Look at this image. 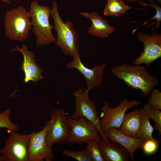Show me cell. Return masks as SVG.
<instances>
[{
  "instance_id": "10",
  "label": "cell",
  "mask_w": 161,
  "mask_h": 161,
  "mask_svg": "<svg viewBox=\"0 0 161 161\" xmlns=\"http://www.w3.org/2000/svg\"><path fill=\"white\" fill-rule=\"evenodd\" d=\"M137 37L139 41L143 43V50L140 55L133 61L134 65L144 63L146 66L161 56V34L138 32Z\"/></svg>"
},
{
  "instance_id": "9",
  "label": "cell",
  "mask_w": 161,
  "mask_h": 161,
  "mask_svg": "<svg viewBox=\"0 0 161 161\" xmlns=\"http://www.w3.org/2000/svg\"><path fill=\"white\" fill-rule=\"evenodd\" d=\"M141 101L136 100H129L126 98L120 101L116 107L113 108L108 102H105L100 117L101 129L103 132L111 127L119 129L123 120L126 111L128 109L141 103Z\"/></svg>"
},
{
  "instance_id": "3",
  "label": "cell",
  "mask_w": 161,
  "mask_h": 161,
  "mask_svg": "<svg viewBox=\"0 0 161 161\" xmlns=\"http://www.w3.org/2000/svg\"><path fill=\"white\" fill-rule=\"evenodd\" d=\"M29 12L32 19V31L36 38V44L41 46L55 42L56 38L51 32L52 29L54 28L49 21L51 12L50 7L40 5L37 1L33 0L31 3Z\"/></svg>"
},
{
  "instance_id": "12",
  "label": "cell",
  "mask_w": 161,
  "mask_h": 161,
  "mask_svg": "<svg viewBox=\"0 0 161 161\" xmlns=\"http://www.w3.org/2000/svg\"><path fill=\"white\" fill-rule=\"evenodd\" d=\"M72 58V61L67 64V66L69 68H76L85 77L87 82V89L89 91L94 87L99 86L103 78L105 64L89 69L82 63L78 52Z\"/></svg>"
},
{
  "instance_id": "1",
  "label": "cell",
  "mask_w": 161,
  "mask_h": 161,
  "mask_svg": "<svg viewBox=\"0 0 161 161\" xmlns=\"http://www.w3.org/2000/svg\"><path fill=\"white\" fill-rule=\"evenodd\" d=\"M112 72L117 78L123 80L129 87L141 90L145 96L159 82L157 77L151 75L145 67L140 65L123 64L113 67Z\"/></svg>"
},
{
  "instance_id": "14",
  "label": "cell",
  "mask_w": 161,
  "mask_h": 161,
  "mask_svg": "<svg viewBox=\"0 0 161 161\" xmlns=\"http://www.w3.org/2000/svg\"><path fill=\"white\" fill-rule=\"evenodd\" d=\"M104 133L106 137L112 143H117L123 147L129 152L132 160H134L135 150L140 148L145 141L141 138L128 136L114 127L109 128Z\"/></svg>"
},
{
  "instance_id": "17",
  "label": "cell",
  "mask_w": 161,
  "mask_h": 161,
  "mask_svg": "<svg viewBox=\"0 0 161 161\" xmlns=\"http://www.w3.org/2000/svg\"><path fill=\"white\" fill-rule=\"evenodd\" d=\"M141 123V116L139 109L125 113L119 130L129 136L137 138Z\"/></svg>"
},
{
  "instance_id": "13",
  "label": "cell",
  "mask_w": 161,
  "mask_h": 161,
  "mask_svg": "<svg viewBox=\"0 0 161 161\" xmlns=\"http://www.w3.org/2000/svg\"><path fill=\"white\" fill-rule=\"evenodd\" d=\"M15 47L16 48L13 49L11 52L17 50L21 52L23 55L24 60L21 62V70L24 73L25 83L30 81L36 82L44 79L41 75L43 69L35 63L34 53L29 51L28 47L25 44L22 45L21 48L17 45Z\"/></svg>"
},
{
  "instance_id": "21",
  "label": "cell",
  "mask_w": 161,
  "mask_h": 161,
  "mask_svg": "<svg viewBox=\"0 0 161 161\" xmlns=\"http://www.w3.org/2000/svg\"><path fill=\"white\" fill-rule=\"evenodd\" d=\"M99 143L95 140H89L86 143V149L92 161H106L101 152Z\"/></svg>"
},
{
  "instance_id": "4",
  "label": "cell",
  "mask_w": 161,
  "mask_h": 161,
  "mask_svg": "<svg viewBox=\"0 0 161 161\" xmlns=\"http://www.w3.org/2000/svg\"><path fill=\"white\" fill-rule=\"evenodd\" d=\"M29 11L19 6L7 11L4 19L5 34L11 40L24 41L32 29Z\"/></svg>"
},
{
  "instance_id": "15",
  "label": "cell",
  "mask_w": 161,
  "mask_h": 161,
  "mask_svg": "<svg viewBox=\"0 0 161 161\" xmlns=\"http://www.w3.org/2000/svg\"><path fill=\"white\" fill-rule=\"evenodd\" d=\"M80 14L92 21V26L88 29L89 34L94 36L105 38L115 32V28L108 24V21L104 19L98 13L94 11L91 13L83 12Z\"/></svg>"
},
{
  "instance_id": "11",
  "label": "cell",
  "mask_w": 161,
  "mask_h": 161,
  "mask_svg": "<svg viewBox=\"0 0 161 161\" xmlns=\"http://www.w3.org/2000/svg\"><path fill=\"white\" fill-rule=\"evenodd\" d=\"M46 123L42 130L37 133L35 131L29 141L28 154L29 161H52L55 158L51 147L46 140Z\"/></svg>"
},
{
  "instance_id": "27",
  "label": "cell",
  "mask_w": 161,
  "mask_h": 161,
  "mask_svg": "<svg viewBox=\"0 0 161 161\" xmlns=\"http://www.w3.org/2000/svg\"><path fill=\"white\" fill-rule=\"evenodd\" d=\"M124 1H126L128 2H135L137 1V0H123Z\"/></svg>"
},
{
  "instance_id": "7",
  "label": "cell",
  "mask_w": 161,
  "mask_h": 161,
  "mask_svg": "<svg viewBox=\"0 0 161 161\" xmlns=\"http://www.w3.org/2000/svg\"><path fill=\"white\" fill-rule=\"evenodd\" d=\"M14 131H10L4 146L1 149L4 161H29L28 145L32 132L21 134Z\"/></svg>"
},
{
  "instance_id": "8",
  "label": "cell",
  "mask_w": 161,
  "mask_h": 161,
  "mask_svg": "<svg viewBox=\"0 0 161 161\" xmlns=\"http://www.w3.org/2000/svg\"><path fill=\"white\" fill-rule=\"evenodd\" d=\"M67 114L64 109H56L50 115L51 120L46 123V140L49 146L65 143L69 137Z\"/></svg>"
},
{
  "instance_id": "2",
  "label": "cell",
  "mask_w": 161,
  "mask_h": 161,
  "mask_svg": "<svg viewBox=\"0 0 161 161\" xmlns=\"http://www.w3.org/2000/svg\"><path fill=\"white\" fill-rule=\"evenodd\" d=\"M51 15L57 32L54 43L59 47L64 55L73 57L78 52L80 47L78 33L74 29L73 23L69 21H63L59 15L56 0H53Z\"/></svg>"
},
{
  "instance_id": "25",
  "label": "cell",
  "mask_w": 161,
  "mask_h": 161,
  "mask_svg": "<svg viewBox=\"0 0 161 161\" xmlns=\"http://www.w3.org/2000/svg\"><path fill=\"white\" fill-rule=\"evenodd\" d=\"M160 142L156 139L145 140L140 148L142 149L143 153L147 155H151L157 151Z\"/></svg>"
},
{
  "instance_id": "5",
  "label": "cell",
  "mask_w": 161,
  "mask_h": 161,
  "mask_svg": "<svg viewBox=\"0 0 161 161\" xmlns=\"http://www.w3.org/2000/svg\"><path fill=\"white\" fill-rule=\"evenodd\" d=\"M72 97L75 104V110L71 118L75 119L82 117L92 123L97 128L102 141L106 143L111 141L106 137L101 128L100 118L96 110L95 103L90 100L89 91L80 88L73 91Z\"/></svg>"
},
{
  "instance_id": "20",
  "label": "cell",
  "mask_w": 161,
  "mask_h": 161,
  "mask_svg": "<svg viewBox=\"0 0 161 161\" xmlns=\"http://www.w3.org/2000/svg\"><path fill=\"white\" fill-rule=\"evenodd\" d=\"M148 2L149 3V4H145L142 1V3H141L143 5H147L150 6V7L154 8L156 10V13L152 17L151 19L148 21L144 22L141 26H140L134 30L133 31V33H134L138 29L146 25L149 22L153 21L155 20V22L151 23L149 24L147 27H149L151 26L156 24V25L151 30H154L156 28L158 29L160 25V22L161 21V8L159 6L157 2L154 1L148 0Z\"/></svg>"
},
{
  "instance_id": "19",
  "label": "cell",
  "mask_w": 161,
  "mask_h": 161,
  "mask_svg": "<svg viewBox=\"0 0 161 161\" xmlns=\"http://www.w3.org/2000/svg\"><path fill=\"white\" fill-rule=\"evenodd\" d=\"M139 110L141 116V123L137 138H141L145 141L154 139L152 136L154 129L150 122L148 115L144 107H140Z\"/></svg>"
},
{
  "instance_id": "6",
  "label": "cell",
  "mask_w": 161,
  "mask_h": 161,
  "mask_svg": "<svg viewBox=\"0 0 161 161\" xmlns=\"http://www.w3.org/2000/svg\"><path fill=\"white\" fill-rule=\"evenodd\" d=\"M69 136L65 143H77L79 145L86 143L89 140H95L99 142L102 141L96 127L90 121L82 117L75 119L67 114Z\"/></svg>"
},
{
  "instance_id": "26",
  "label": "cell",
  "mask_w": 161,
  "mask_h": 161,
  "mask_svg": "<svg viewBox=\"0 0 161 161\" xmlns=\"http://www.w3.org/2000/svg\"><path fill=\"white\" fill-rule=\"evenodd\" d=\"M148 103L153 107L161 109V92L158 88H154L151 92Z\"/></svg>"
},
{
  "instance_id": "29",
  "label": "cell",
  "mask_w": 161,
  "mask_h": 161,
  "mask_svg": "<svg viewBox=\"0 0 161 161\" xmlns=\"http://www.w3.org/2000/svg\"><path fill=\"white\" fill-rule=\"evenodd\" d=\"M1 1L3 2L6 3L8 4H10V3L9 0H1Z\"/></svg>"
},
{
  "instance_id": "22",
  "label": "cell",
  "mask_w": 161,
  "mask_h": 161,
  "mask_svg": "<svg viewBox=\"0 0 161 161\" xmlns=\"http://www.w3.org/2000/svg\"><path fill=\"white\" fill-rule=\"evenodd\" d=\"M144 108L150 119L155 122L154 129L161 134V112L160 110L153 107L148 102L145 105Z\"/></svg>"
},
{
  "instance_id": "18",
  "label": "cell",
  "mask_w": 161,
  "mask_h": 161,
  "mask_svg": "<svg viewBox=\"0 0 161 161\" xmlns=\"http://www.w3.org/2000/svg\"><path fill=\"white\" fill-rule=\"evenodd\" d=\"M131 8L123 0H107L103 14L106 16L118 17Z\"/></svg>"
},
{
  "instance_id": "28",
  "label": "cell",
  "mask_w": 161,
  "mask_h": 161,
  "mask_svg": "<svg viewBox=\"0 0 161 161\" xmlns=\"http://www.w3.org/2000/svg\"><path fill=\"white\" fill-rule=\"evenodd\" d=\"M0 161H4V160L3 156L1 154V149H0Z\"/></svg>"
},
{
  "instance_id": "16",
  "label": "cell",
  "mask_w": 161,
  "mask_h": 161,
  "mask_svg": "<svg viewBox=\"0 0 161 161\" xmlns=\"http://www.w3.org/2000/svg\"><path fill=\"white\" fill-rule=\"evenodd\" d=\"M101 152L106 161H128L129 154L122 145L117 143H99Z\"/></svg>"
},
{
  "instance_id": "23",
  "label": "cell",
  "mask_w": 161,
  "mask_h": 161,
  "mask_svg": "<svg viewBox=\"0 0 161 161\" xmlns=\"http://www.w3.org/2000/svg\"><path fill=\"white\" fill-rule=\"evenodd\" d=\"M11 111V109L8 108L0 113V128H5L10 131H17L19 130L18 126L12 122L10 118Z\"/></svg>"
},
{
  "instance_id": "24",
  "label": "cell",
  "mask_w": 161,
  "mask_h": 161,
  "mask_svg": "<svg viewBox=\"0 0 161 161\" xmlns=\"http://www.w3.org/2000/svg\"><path fill=\"white\" fill-rule=\"evenodd\" d=\"M62 153L65 156L73 158L79 161H92L86 149L78 151L64 150Z\"/></svg>"
},
{
  "instance_id": "30",
  "label": "cell",
  "mask_w": 161,
  "mask_h": 161,
  "mask_svg": "<svg viewBox=\"0 0 161 161\" xmlns=\"http://www.w3.org/2000/svg\"><path fill=\"white\" fill-rule=\"evenodd\" d=\"M152 0V1H157L160 4H161V0ZM142 1V0H140V1Z\"/></svg>"
}]
</instances>
